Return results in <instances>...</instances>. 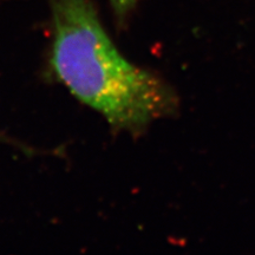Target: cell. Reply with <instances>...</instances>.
I'll use <instances>...</instances> for the list:
<instances>
[{
    "label": "cell",
    "instance_id": "2",
    "mask_svg": "<svg viewBox=\"0 0 255 255\" xmlns=\"http://www.w3.org/2000/svg\"><path fill=\"white\" fill-rule=\"evenodd\" d=\"M116 23L123 26L136 7L138 0H109Z\"/></svg>",
    "mask_w": 255,
    "mask_h": 255
},
{
    "label": "cell",
    "instance_id": "1",
    "mask_svg": "<svg viewBox=\"0 0 255 255\" xmlns=\"http://www.w3.org/2000/svg\"><path fill=\"white\" fill-rule=\"evenodd\" d=\"M50 64L58 81L116 132L138 135L171 114L174 92L115 46L91 0H50Z\"/></svg>",
    "mask_w": 255,
    "mask_h": 255
}]
</instances>
